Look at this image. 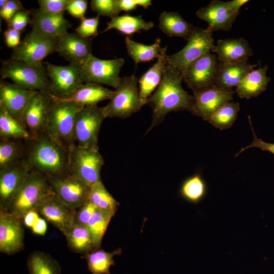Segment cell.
Segmentation results:
<instances>
[{
	"label": "cell",
	"instance_id": "obj_46",
	"mask_svg": "<svg viewBox=\"0 0 274 274\" xmlns=\"http://www.w3.org/2000/svg\"><path fill=\"white\" fill-rule=\"evenodd\" d=\"M24 9V8L20 1L8 0L5 6L0 9V16L8 24L17 12Z\"/></svg>",
	"mask_w": 274,
	"mask_h": 274
},
{
	"label": "cell",
	"instance_id": "obj_32",
	"mask_svg": "<svg viewBox=\"0 0 274 274\" xmlns=\"http://www.w3.org/2000/svg\"><path fill=\"white\" fill-rule=\"evenodd\" d=\"M65 237L68 246L75 252L85 255L97 249L86 225L75 223Z\"/></svg>",
	"mask_w": 274,
	"mask_h": 274
},
{
	"label": "cell",
	"instance_id": "obj_22",
	"mask_svg": "<svg viewBox=\"0 0 274 274\" xmlns=\"http://www.w3.org/2000/svg\"><path fill=\"white\" fill-rule=\"evenodd\" d=\"M196 14L207 22L212 31H227L231 28L237 15L231 9L228 2L214 0L204 7L198 9Z\"/></svg>",
	"mask_w": 274,
	"mask_h": 274
},
{
	"label": "cell",
	"instance_id": "obj_21",
	"mask_svg": "<svg viewBox=\"0 0 274 274\" xmlns=\"http://www.w3.org/2000/svg\"><path fill=\"white\" fill-rule=\"evenodd\" d=\"M234 93V91H227L216 86L193 92L191 113L208 121L220 108L233 99Z\"/></svg>",
	"mask_w": 274,
	"mask_h": 274
},
{
	"label": "cell",
	"instance_id": "obj_51",
	"mask_svg": "<svg viewBox=\"0 0 274 274\" xmlns=\"http://www.w3.org/2000/svg\"><path fill=\"white\" fill-rule=\"evenodd\" d=\"M31 229L32 232L37 235H44L47 230L46 220L40 217Z\"/></svg>",
	"mask_w": 274,
	"mask_h": 274
},
{
	"label": "cell",
	"instance_id": "obj_12",
	"mask_svg": "<svg viewBox=\"0 0 274 274\" xmlns=\"http://www.w3.org/2000/svg\"><path fill=\"white\" fill-rule=\"evenodd\" d=\"M125 63L122 58L101 59L90 55L80 65L84 83L105 84L116 88L119 84V76Z\"/></svg>",
	"mask_w": 274,
	"mask_h": 274
},
{
	"label": "cell",
	"instance_id": "obj_17",
	"mask_svg": "<svg viewBox=\"0 0 274 274\" xmlns=\"http://www.w3.org/2000/svg\"><path fill=\"white\" fill-rule=\"evenodd\" d=\"M50 99L49 93L40 91L36 92L31 98L22 120L30 139L37 138L46 131Z\"/></svg>",
	"mask_w": 274,
	"mask_h": 274
},
{
	"label": "cell",
	"instance_id": "obj_41",
	"mask_svg": "<svg viewBox=\"0 0 274 274\" xmlns=\"http://www.w3.org/2000/svg\"><path fill=\"white\" fill-rule=\"evenodd\" d=\"M91 8L97 15L112 18L119 16L121 11L117 0H92Z\"/></svg>",
	"mask_w": 274,
	"mask_h": 274
},
{
	"label": "cell",
	"instance_id": "obj_45",
	"mask_svg": "<svg viewBox=\"0 0 274 274\" xmlns=\"http://www.w3.org/2000/svg\"><path fill=\"white\" fill-rule=\"evenodd\" d=\"M248 120L251 128V130L253 132L254 138L253 140L250 144L244 148H241V150L238 151V152L237 153V154L235 155V157H237L238 155H239L245 150L251 148H259L262 151H268L274 155V143H267L262 141L261 139L258 138L255 133L252 124L251 119L249 116H248Z\"/></svg>",
	"mask_w": 274,
	"mask_h": 274
},
{
	"label": "cell",
	"instance_id": "obj_55",
	"mask_svg": "<svg viewBox=\"0 0 274 274\" xmlns=\"http://www.w3.org/2000/svg\"><path fill=\"white\" fill-rule=\"evenodd\" d=\"M8 0H1L0 1V9L3 8L7 4Z\"/></svg>",
	"mask_w": 274,
	"mask_h": 274
},
{
	"label": "cell",
	"instance_id": "obj_7",
	"mask_svg": "<svg viewBox=\"0 0 274 274\" xmlns=\"http://www.w3.org/2000/svg\"><path fill=\"white\" fill-rule=\"evenodd\" d=\"M212 33L208 27L194 26L184 47L174 54L167 55V63L176 68L183 78L192 62L213 49L215 45Z\"/></svg>",
	"mask_w": 274,
	"mask_h": 274
},
{
	"label": "cell",
	"instance_id": "obj_33",
	"mask_svg": "<svg viewBox=\"0 0 274 274\" xmlns=\"http://www.w3.org/2000/svg\"><path fill=\"white\" fill-rule=\"evenodd\" d=\"M121 252L120 248L112 252L96 249L82 258L86 259L88 269L92 274H111L110 268L115 265L114 257Z\"/></svg>",
	"mask_w": 274,
	"mask_h": 274
},
{
	"label": "cell",
	"instance_id": "obj_29",
	"mask_svg": "<svg viewBox=\"0 0 274 274\" xmlns=\"http://www.w3.org/2000/svg\"><path fill=\"white\" fill-rule=\"evenodd\" d=\"M166 58V56L157 59L156 62L138 80L140 97L144 106L147 104L148 99L162 81L167 64Z\"/></svg>",
	"mask_w": 274,
	"mask_h": 274
},
{
	"label": "cell",
	"instance_id": "obj_16",
	"mask_svg": "<svg viewBox=\"0 0 274 274\" xmlns=\"http://www.w3.org/2000/svg\"><path fill=\"white\" fill-rule=\"evenodd\" d=\"M31 170L23 159L13 166L0 170V210L8 211Z\"/></svg>",
	"mask_w": 274,
	"mask_h": 274
},
{
	"label": "cell",
	"instance_id": "obj_49",
	"mask_svg": "<svg viewBox=\"0 0 274 274\" xmlns=\"http://www.w3.org/2000/svg\"><path fill=\"white\" fill-rule=\"evenodd\" d=\"M20 34V31L8 27L4 33L7 46L13 49L18 46L21 42Z\"/></svg>",
	"mask_w": 274,
	"mask_h": 274
},
{
	"label": "cell",
	"instance_id": "obj_19",
	"mask_svg": "<svg viewBox=\"0 0 274 274\" xmlns=\"http://www.w3.org/2000/svg\"><path fill=\"white\" fill-rule=\"evenodd\" d=\"M36 92L1 80L0 107L4 108L12 117L23 124L24 112Z\"/></svg>",
	"mask_w": 274,
	"mask_h": 274
},
{
	"label": "cell",
	"instance_id": "obj_36",
	"mask_svg": "<svg viewBox=\"0 0 274 274\" xmlns=\"http://www.w3.org/2000/svg\"><path fill=\"white\" fill-rule=\"evenodd\" d=\"M116 212L97 209L89 220L86 226L97 249H99L108 226Z\"/></svg>",
	"mask_w": 274,
	"mask_h": 274
},
{
	"label": "cell",
	"instance_id": "obj_25",
	"mask_svg": "<svg viewBox=\"0 0 274 274\" xmlns=\"http://www.w3.org/2000/svg\"><path fill=\"white\" fill-rule=\"evenodd\" d=\"M257 65L251 64L248 60L234 63L219 62L218 66L216 86L227 90L233 91L242 80Z\"/></svg>",
	"mask_w": 274,
	"mask_h": 274
},
{
	"label": "cell",
	"instance_id": "obj_20",
	"mask_svg": "<svg viewBox=\"0 0 274 274\" xmlns=\"http://www.w3.org/2000/svg\"><path fill=\"white\" fill-rule=\"evenodd\" d=\"M92 39L67 32L57 38L55 52L70 63L81 65L92 55Z\"/></svg>",
	"mask_w": 274,
	"mask_h": 274
},
{
	"label": "cell",
	"instance_id": "obj_6",
	"mask_svg": "<svg viewBox=\"0 0 274 274\" xmlns=\"http://www.w3.org/2000/svg\"><path fill=\"white\" fill-rule=\"evenodd\" d=\"M114 91L108 104L102 107L106 118H127L144 106L140 97L138 79L134 75L122 77Z\"/></svg>",
	"mask_w": 274,
	"mask_h": 274
},
{
	"label": "cell",
	"instance_id": "obj_10",
	"mask_svg": "<svg viewBox=\"0 0 274 274\" xmlns=\"http://www.w3.org/2000/svg\"><path fill=\"white\" fill-rule=\"evenodd\" d=\"M106 119L102 108L97 105L83 107L77 113L74 125V138L78 146L99 150L98 134Z\"/></svg>",
	"mask_w": 274,
	"mask_h": 274
},
{
	"label": "cell",
	"instance_id": "obj_30",
	"mask_svg": "<svg viewBox=\"0 0 274 274\" xmlns=\"http://www.w3.org/2000/svg\"><path fill=\"white\" fill-rule=\"evenodd\" d=\"M158 25L160 29L167 36L180 37L186 40L194 27L178 12L166 11L160 15Z\"/></svg>",
	"mask_w": 274,
	"mask_h": 274
},
{
	"label": "cell",
	"instance_id": "obj_13",
	"mask_svg": "<svg viewBox=\"0 0 274 274\" xmlns=\"http://www.w3.org/2000/svg\"><path fill=\"white\" fill-rule=\"evenodd\" d=\"M46 177L55 194L71 209H79L89 200L91 186L80 179L68 173Z\"/></svg>",
	"mask_w": 274,
	"mask_h": 274
},
{
	"label": "cell",
	"instance_id": "obj_1",
	"mask_svg": "<svg viewBox=\"0 0 274 274\" xmlns=\"http://www.w3.org/2000/svg\"><path fill=\"white\" fill-rule=\"evenodd\" d=\"M183 80L181 73L167 63L160 84L147 101L152 109V120L146 133L160 124L170 112H192L194 97L183 89Z\"/></svg>",
	"mask_w": 274,
	"mask_h": 274
},
{
	"label": "cell",
	"instance_id": "obj_2",
	"mask_svg": "<svg viewBox=\"0 0 274 274\" xmlns=\"http://www.w3.org/2000/svg\"><path fill=\"white\" fill-rule=\"evenodd\" d=\"M28 147L24 158L32 169L46 176L68 174V151L45 131L35 139L27 140Z\"/></svg>",
	"mask_w": 274,
	"mask_h": 274
},
{
	"label": "cell",
	"instance_id": "obj_54",
	"mask_svg": "<svg viewBox=\"0 0 274 274\" xmlns=\"http://www.w3.org/2000/svg\"><path fill=\"white\" fill-rule=\"evenodd\" d=\"M137 6H141L144 9H147L151 6L152 1L151 0H134Z\"/></svg>",
	"mask_w": 274,
	"mask_h": 274
},
{
	"label": "cell",
	"instance_id": "obj_4",
	"mask_svg": "<svg viewBox=\"0 0 274 274\" xmlns=\"http://www.w3.org/2000/svg\"><path fill=\"white\" fill-rule=\"evenodd\" d=\"M54 193L46 177L32 169L12 201L8 212L22 219L32 210H36L47 196Z\"/></svg>",
	"mask_w": 274,
	"mask_h": 274
},
{
	"label": "cell",
	"instance_id": "obj_15",
	"mask_svg": "<svg viewBox=\"0 0 274 274\" xmlns=\"http://www.w3.org/2000/svg\"><path fill=\"white\" fill-rule=\"evenodd\" d=\"M36 210L65 236L75 223L77 211L70 208L55 193L46 197Z\"/></svg>",
	"mask_w": 274,
	"mask_h": 274
},
{
	"label": "cell",
	"instance_id": "obj_9",
	"mask_svg": "<svg viewBox=\"0 0 274 274\" xmlns=\"http://www.w3.org/2000/svg\"><path fill=\"white\" fill-rule=\"evenodd\" d=\"M43 63L49 80L48 93L59 99L68 98L84 83L80 65L73 63L57 65L48 62Z\"/></svg>",
	"mask_w": 274,
	"mask_h": 274
},
{
	"label": "cell",
	"instance_id": "obj_24",
	"mask_svg": "<svg viewBox=\"0 0 274 274\" xmlns=\"http://www.w3.org/2000/svg\"><path fill=\"white\" fill-rule=\"evenodd\" d=\"M212 51L219 62L225 63L248 60L253 54L248 41L243 38L219 40Z\"/></svg>",
	"mask_w": 274,
	"mask_h": 274
},
{
	"label": "cell",
	"instance_id": "obj_26",
	"mask_svg": "<svg viewBox=\"0 0 274 274\" xmlns=\"http://www.w3.org/2000/svg\"><path fill=\"white\" fill-rule=\"evenodd\" d=\"M268 66L253 69L236 87L235 92L241 98L256 97L267 88L270 78L266 75Z\"/></svg>",
	"mask_w": 274,
	"mask_h": 274
},
{
	"label": "cell",
	"instance_id": "obj_53",
	"mask_svg": "<svg viewBox=\"0 0 274 274\" xmlns=\"http://www.w3.org/2000/svg\"><path fill=\"white\" fill-rule=\"evenodd\" d=\"M249 2L248 0H232L228 1V3L232 11L238 15L241 7Z\"/></svg>",
	"mask_w": 274,
	"mask_h": 274
},
{
	"label": "cell",
	"instance_id": "obj_5",
	"mask_svg": "<svg viewBox=\"0 0 274 274\" xmlns=\"http://www.w3.org/2000/svg\"><path fill=\"white\" fill-rule=\"evenodd\" d=\"M2 79H9L26 89L48 93L49 80L44 63L36 64L11 59L2 61Z\"/></svg>",
	"mask_w": 274,
	"mask_h": 274
},
{
	"label": "cell",
	"instance_id": "obj_48",
	"mask_svg": "<svg viewBox=\"0 0 274 274\" xmlns=\"http://www.w3.org/2000/svg\"><path fill=\"white\" fill-rule=\"evenodd\" d=\"M96 209V206L88 200L76 212L75 223L86 226L89 220Z\"/></svg>",
	"mask_w": 274,
	"mask_h": 274
},
{
	"label": "cell",
	"instance_id": "obj_3",
	"mask_svg": "<svg viewBox=\"0 0 274 274\" xmlns=\"http://www.w3.org/2000/svg\"><path fill=\"white\" fill-rule=\"evenodd\" d=\"M50 102L46 131L68 151L76 145L74 125L76 115L84 106L63 101L49 94Z\"/></svg>",
	"mask_w": 274,
	"mask_h": 274
},
{
	"label": "cell",
	"instance_id": "obj_39",
	"mask_svg": "<svg viewBox=\"0 0 274 274\" xmlns=\"http://www.w3.org/2000/svg\"><path fill=\"white\" fill-rule=\"evenodd\" d=\"M239 110L238 102L229 101L212 115L208 121L221 130L228 129L235 122Z\"/></svg>",
	"mask_w": 274,
	"mask_h": 274
},
{
	"label": "cell",
	"instance_id": "obj_52",
	"mask_svg": "<svg viewBox=\"0 0 274 274\" xmlns=\"http://www.w3.org/2000/svg\"><path fill=\"white\" fill-rule=\"evenodd\" d=\"M121 11L129 12L135 10L137 5L134 0H117Z\"/></svg>",
	"mask_w": 274,
	"mask_h": 274
},
{
	"label": "cell",
	"instance_id": "obj_11",
	"mask_svg": "<svg viewBox=\"0 0 274 274\" xmlns=\"http://www.w3.org/2000/svg\"><path fill=\"white\" fill-rule=\"evenodd\" d=\"M57 38L48 36L32 28L13 49L11 59L29 63H43V59L55 52Z\"/></svg>",
	"mask_w": 274,
	"mask_h": 274
},
{
	"label": "cell",
	"instance_id": "obj_37",
	"mask_svg": "<svg viewBox=\"0 0 274 274\" xmlns=\"http://www.w3.org/2000/svg\"><path fill=\"white\" fill-rule=\"evenodd\" d=\"M207 192V184L199 173L186 179L180 188L181 196L194 204L199 203L205 197Z\"/></svg>",
	"mask_w": 274,
	"mask_h": 274
},
{
	"label": "cell",
	"instance_id": "obj_14",
	"mask_svg": "<svg viewBox=\"0 0 274 274\" xmlns=\"http://www.w3.org/2000/svg\"><path fill=\"white\" fill-rule=\"evenodd\" d=\"M218 64L216 55L208 52L188 66L183 80L193 92L215 87Z\"/></svg>",
	"mask_w": 274,
	"mask_h": 274
},
{
	"label": "cell",
	"instance_id": "obj_43",
	"mask_svg": "<svg viewBox=\"0 0 274 274\" xmlns=\"http://www.w3.org/2000/svg\"><path fill=\"white\" fill-rule=\"evenodd\" d=\"M71 0H39L40 9L53 14H63Z\"/></svg>",
	"mask_w": 274,
	"mask_h": 274
},
{
	"label": "cell",
	"instance_id": "obj_34",
	"mask_svg": "<svg viewBox=\"0 0 274 274\" xmlns=\"http://www.w3.org/2000/svg\"><path fill=\"white\" fill-rule=\"evenodd\" d=\"M0 138L1 140L27 141L31 139L24 126L2 107H0Z\"/></svg>",
	"mask_w": 274,
	"mask_h": 274
},
{
	"label": "cell",
	"instance_id": "obj_47",
	"mask_svg": "<svg viewBox=\"0 0 274 274\" xmlns=\"http://www.w3.org/2000/svg\"><path fill=\"white\" fill-rule=\"evenodd\" d=\"M87 8L88 1L86 0H71L65 11L73 17L81 20L85 18Z\"/></svg>",
	"mask_w": 274,
	"mask_h": 274
},
{
	"label": "cell",
	"instance_id": "obj_44",
	"mask_svg": "<svg viewBox=\"0 0 274 274\" xmlns=\"http://www.w3.org/2000/svg\"><path fill=\"white\" fill-rule=\"evenodd\" d=\"M31 23L30 10L25 9L17 12L7 24L10 27L20 32L23 31L27 25Z\"/></svg>",
	"mask_w": 274,
	"mask_h": 274
},
{
	"label": "cell",
	"instance_id": "obj_40",
	"mask_svg": "<svg viewBox=\"0 0 274 274\" xmlns=\"http://www.w3.org/2000/svg\"><path fill=\"white\" fill-rule=\"evenodd\" d=\"M89 200L98 209L116 212L118 202L108 192L101 181L91 186Z\"/></svg>",
	"mask_w": 274,
	"mask_h": 274
},
{
	"label": "cell",
	"instance_id": "obj_18",
	"mask_svg": "<svg viewBox=\"0 0 274 274\" xmlns=\"http://www.w3.org/2000/svg\"><path fill=\"white\" fill-rule=\"evenodd\" d=\"M21 220L8 211L0 210L1 253L13 255L24 247V232Z\"/></svg>",
	"mask_w": 274,
	"mask_h": 274
},
{
	"label": "cell",
	"instance_id": "obj_35",
	"mask_svg": "<svg viewBox=\"0 0 274 274\" xmlns=\"http://www.w3.org/2000/svg\"><path fill=\"white\" fill-rule=\"evenodd\" d=\"M27 265L29 274H60L59 263L50 255L40 251L28 257Z\"/></svg>",
	"mask_w": 274,
	"mask_h": 274
},
{
	"label": "cell",
	"instance_id": "obj_50",
	"mask_svg": "<svg viewBox=\"0 0 274 274\" xmlns=\"http://www.w3.org/2000/svg\"><path fill=\"white\" fill-rule=\"evenodd\" d=\"M40 217L39 213L36 210H32L23 217V222L26 227L31 228Z\"/></svg>",
	"mask_w": 274,
	"mask_h": 274
},
{
	"label": "cell",
	"instance_id": "obj_28",
	"mask_svg": "<svg viewBox=\"0 0 274 274\" xmlns=\"http://www.w3.org/2000/svg\"><path fill=\"white\" fill-rule=\"evenodd\" d=\"M161 42L160 39L157 38L153 44L147 45L135 42L129 37L125 39L127 53L135 64L166 56L167 47H162Z\"/></svg>",
	"mask_w": 274,
	"mask_h": 274
},
{
	"label": "cell",
	"instance_id": "obj_23",
	"mask_svg": "<svg viewBox=\"0 0 274 274\" xmlns=\"http://www.w3.org/2000/svg\"><path fill=\"white\" fill-rule=\"evenodd\" d=\"M30 11L32 28L48 36L58 38L72 27V23L63 14L50 13L40 9H32Z\"/></svg>",
	"mask_w": 274,
	"mask_h": 274
},
{
	"label": "cell",
	"instance_id": "obj_38",
	"mask_svg": "<svg viewBox=\"0 0 274 274\" xmlns=\"http://www.w3.org/2000/svg\"><path fill=\"white\" fill-rule=\"evenodd\" d=\"M24 149L18 140H1L0 170L12 167L22 160Z\"/></svg>",
	"mask_w": 274,
	"mask_h": 274
},
{
	"label": "cell",
	"instance_id": "obj_42",
	"mask_svg": "<svg viewBox=\"0 0 274 274\" xmlns=\"http://www.w3.org/2000/svg\"><path fill=\"white\" fill-rule=\"evenodd\" d=\"M99 15L94 17L84 18L75 29L76 32L84 38H93L98 35Z\"/></svg>",
	"mask_w": 274,
	"mask_h": 274
},
{
	"label": "cell",
	"instance_id": "obj_31",
	"mask_svg": "<svg viewBox=\"0 0 274 274\" xmlns=\"http://www.w3.org/2000/svg\"><path fill=\"white\" fill-rule=\"evenodd\" d=\"M107 24L106 28L102 32L116 29L127 37L136 32H140L142 30L148 31L154 26L152 21L148 22L141 17L133 16L128 14L112 18Z\"/></svg>",
	"mask_w": 274,
	"mask_h": 274
},
{
	"label": "cell",
	"instance_id": "obj_8",
	"mask_svg": "<svg viewBox=\"0 0 274 274\" xmlns=\"http://www.w3.org/2000/svg\"><path fill=\"white\" fill-rule=\"evenodd\" d=\"M104 160L98 150L75 145L68 150V173L91 186L101 180Z\"/></svg>",
	"mask_w": 274,
	"mask_h": 274
},
{
	"label": "cell",
	"instance_id": "obj_27",
	"mask_svg": "<svg viewBox=\"0 0 274 274\" xmlns=\"http://www.w3.org/2000/svg\"><path fill=\"white\" fill-rule=\"evenodd\" d=\"M114 93V90L105 88L100 84L84 83L68 98L65 99H58L75 102L85 107L97 105L100 101L110 100Z\"/></svg>",
	"mask_w": 274,
	"mask_h": 274
}]
</instances>
